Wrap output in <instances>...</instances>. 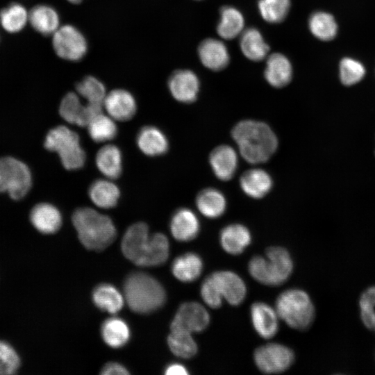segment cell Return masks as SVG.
<instances>
[{"instance_id": "obj_20", "label": "cell", "mask_w": 375, "mask_h": 375, "mask_svg": "<svg viewBox=\"0 0 375 375\" xmlns=\"http://www.w3.org/2000/svg\"><path fill=\"white\" fill-rule=\"evenodd\" d=\"M30 219L33 226L44 234L54 233L62 225V216L59 210L48 203H40L33 208Z\"/></svg>"}, {"instance_id": "obj_45", "label": "cell", "mask_w": 375, "mask_h": 375, "mask_svg": "<svg viewBox=\"0 0 375 375\" xmlns=\"http://www.w3.org/2000/svg\"><path fill=\"white\" fill-rule=\"evenodd\" d=\"M101 374L103 375H127L129 374V372L123 365L110 362L103 367Z\"/></svg>"}, {"instance_id": "obj_24", "label": "cell", "mask_w": 375, "mask_h": 375, "mask_svg": "<svg viewBox=\"0 0 375 375\" xmlns=\"http://www.w3.org/2000/svg\"><path fill=\"white\" fill-rule=\"evenodd\" d=\"M137 144L141 151L149 156L164 154L169 147L165 134L152 126H144L138 132Z\"/></svg>"}, {"instance_id": "obj_40", "label": "cell", "mask_w": 375, "mask_h": 375, "mask_svg": "<svg viewBox=\"0 0 375 375\" xmlns=\"http://www.w3.org/2000/svg\"><path fill=\"white\" fill-rule=\"evenodd\" d=\"M290 0H259L258 10L262 19L272 24L280 23L287 17Z\"/></svg>"}, {"instance_id": "obj_10", "label": "cell", "mask_w": 375, "mask_h": 375, "mask_svg": "<svg viewBox=\"0 0 375 375\" xmlns=\"http://www.w3.org/2000/svg\"><path fill=\"white\" fill-rule=\"evenodd\" d=\"M210 321V315L201 304L195 301L185 302L178 308L170 329L199 333L208 326Z\"/></svg>"}, {"instance_id": "obj_26", "label": "cell", "mask_w": 375, "mask_h": 375, "mask_svg": "<svg viewBox=\"0 0 375 375\" xmlns=\"http://www.w3.org/2000/svg\"><path fill=\"white\" fill-rule=\"evenodd\" d=\"M28 22L36 31L45 35H53L60 26L58 12L46 4L34 6L29 12Z\"/></svg>"}, {"instance_id": "obj_3", "label": "cell", "mask_w": 375, "mask_h": 375, "mask_svg": "<svg viewBox=\"0 0 375 375\" xmlns=\"http://www.w3.org/2000/svg\"><path fill=\"white\" fill-rule=\"evenodd\" d=\"M79 240L87 249L102 251L115 240L117 231L112 219L90 208H81L72 215Z\"/></svg>"}, {"instance_id": "obj_37", "label": "cell", "mask_w": 375, "mask_h": 375, "mask_svg": "<svg viewBox=\"0 0 375 375\" xmlns=\"http://www.w3.org/2000/svg\"><path fill=\"white\" fill-rule=\"evenodd\" d=\"M339 78L345 86H351L361 81L366 74L365 65L359 60L346 56L340 59L338 65Z\"/></svg>"}, {"instance_id": "obj_5", "label": "cell", "mask_w": 375, "mask_h": 375, "mask_svg": "<svg viewBox=\"0 0 375 375\" xmlns=\"http://www.w3.org/2000/svg\"><path fill=\"white\" fill-rule=\"evenodd\" d=\"M276 311L287 325L299 331L308 329L315 315L309 295L299 289H290L282 292L276 299Z\"/></svg>"}, {"instance_id": "obj_16", "label": "cell", "mask_w": 375, "mask_h": 375, "mask_svg": "<svg viewBox=\"0 0 375 375\" xmlns=\"http://www.w3.org/2000/svg\"><path fill=\"white\" fill-rule=\"evenodd\" d=\"M197 51L202 65L210 70H222L229 63L230 56L227 47L219 40L205 39L199 44Z\"/></svg>"}, {"instance_id": "obj_1", "label": "cell", "mask_w": 375, "mask_h": 375, "mask_svg": "<svg viewBox=\"0 0 375 375\" xmlns=\"http://www.w3.org/2000/svg\"><path fill=\"white\" fill-rule=\"evenodd\" d=\"M124 256L141 267L158 266L167 261L169 253L167 238L157 233L149 235L148 226L135 223L126 230L122 240Z\"/></svg>"}, {"instance_id": "obj_22", "label": "cell", "mask_w": 375, "mask_h": 375, "mask_svg": "<svg viewBox=\"0 0 375 375\" xmlns=\"http://www.w3.org/2000/svg\"><path fill=\"white\" fill-rule=\"evenodd\" d=\"M219 240L222 247L226 253L238 255L249 245L251 235L249 229L244 225L233 224L221 231Z\"/></svg>"}, {"instance_id": "obj_31", "label": "cell", "mask_w": 375, "mask_h": 375, "mask_svg": "<svg viewBox=\"0 0 375 375\" xmlns=\"http://www.w3.org/2000/svg\"><path fill=\"white\" fill-rule=\"evenodd\" d=\"M96 165L106 177L117 178L122 173V153L119 148L112 144L103 147L96 156Z\"/></svg>"}, {"instance_id": "obj_32", "label": "cell", "mask_w": 375, "mask_h": 375, "mask_svg": "<svg viewBox=\"0 0 375 375\" xmlns=\"http://www.w3.org/2000/svg\"><path fill=\"white\" fill-rule=\"evenodd\" d=\"M92 300L101 310L115 314L124 306V298L117 288L108 283L97 285L92 292Z\"/></svg>"}, {"instance_id": "obj_42", "label": "cell", "mask_w": 375, "mask_h": 375, "mask_svg": "<svg viewBox=\"0 0 375 375\" xmlns=\"http://www.w3.org/2000/svg\"><path fill=\"white\" fill-rule=\"evenodd\" d=\"M19 366L20 358L15 350L7 342L0 340V374H14Z\"/></svg>"}, {"instance_id": "obj_21", "label": "cell", "mask_w": 375, "mask_h": 375, "mask_svg": "<svg viewBox=\"0 0 375 375\" xmlns=\"http://www.w3.org/2000/svg\"><path fill=\"white\" fill-rule=\"evenodd\" d=\"M209 162L215 176L222 181H228L235 172L238 157L231 147L221 145L210 153Z\"/></svg>"}, {"instance_id": "obj_30", "label": "cell", "mask_w": 375, "mask_h": 375, "mask_svg": "<svg viewBox=\"0 0 375 375\" xmlns=\"http://www.w3.org/2000/svg\"><path fill=\"white\" fill-rule=\"evenodd\" d=\"M88 194L90 199L97 206L108 209L116 206L120 196V191L114 183L99 179L92 183Z\"/></svg>"}, {"instance_id": "obj_9", "label": "cell", "mask_w": 375, "mask_h": 375, "mask_svg": "<svg viewBox=\"0 0 375 375\" xmlns=\"http://www.w3.org/2000/svg\"><path fill=\"white\" fill-rule=\"evenodd\" d=\"M258 368L265 374H276L287 370L294 360L293 351L279 343H269L258 347L253 353Z\"/></svg>"}, {"instance_id": "obj_38", "label": "cell", "mask_w": 375, "mask_h": 375, "mask_svg": "<svg viewBox=\"0 0 375 375\" xmlns=\"http://www.w3.org/2000/svg\"><path fill=\"white\" fill-rule=\"evenodd\" d=\"M87 127L90 138L96 142L111 140L117 133V126L112 117L103 113L94 117Z\"/></svg>"}, {"instance_id": "obj_15", "label": "cell", "mask_w": 375, "mask_h": 375, "mask_svg": "<svg viewBox=\"0 0 375 375\" xmlns=\"http://www.w3.org/2000/svg\"><path fill=\"white\" fill-rule=\"evenodd\" d=\"M218 288L226 301L232 306L242 303L247 294L246 285L240 276L228 270L217 271L211 274Z\"/></svg>"}, {"instance_id": "obj_41", "label": "cell", "mask_w": 375, "mask_h": 375, "mask_svg": "<svg viewBox=\"0 0 375 375\" xmlns=\"http://www.w3.org/2000/svg\"><path fill=\"white\" fill-rule=\"evenodd\" d=\"M359 304L363 324L375 331V286L369 288L362 294Z\"/></svg>"}, {"instance_id": "obj_12", "label": "cell", "mask_w": 375, "mask_h": 375, "mask_svg": "<svg viewBox=\"0 0 375 375\" xmlns=\"http://www.w3.org/2000/svg\"><path fill=\"white\" fill-rule=\"evenodd\" d=\"M199 80L190 69L174 71L168 79V88L172 97L182 103H192L199 91Z\"/></svg>"}, {"instance_id": "obj_39", "label": "cell", "mask_w": 375, "mask_h": 375, "mask_svg": "<svg viewBox=\"0 0 375 375\" xmlns=\"http://www.w3.org/2000/svg\"><path fill=\"white\" fill-rule=\"evenodd\" d=\"M76 90L79 95L88 101V103L103 105V101L107 94L106 87L95 76H85L76 83Z\"/></svg>"}, {"instance_id": "obj_8", "label": "cell", "mask_w": 375, "mask_h": 375, "mask_svg": "<svg viewBox=\"0 0 375 375\" xmlns=\"http://www.w3.org/2000/svg\"><path fill=\"white\" fill-rule=\"evenodd\" d=\"M52 44L56 53L61 58L77 61L88 51V42L78 28L72 24H64L52 35Z\"/></svg>"}, {"instance_id": "obj_43", "label": "cell", "mask_w": 375, "mask_h": 375, "mask_svg": "<svg viewBox=\"0 0 375 375\" xmlns=\"http://www.w3.org/2000/svg\"><path fill=\"white\" fill-rule=\"evenodd\" d=\"M200 294L203 301L209 307L218 308L222 306L224 298L211 274L202 282Z\"/></svg>"}, {"instance_id": "obj_47", "label": "cell", "mask_w": 375, "mask_h": 375, "mask_svg": "<svg viewBox=\"0 0 375 375\" xmlns=\"http://www.w3.org/2000/svg\"><path fill=\"white\" fill-rule=\"evenodd\" d=\"M67 1L73 3H80L82 0H67Z\"/></svg>"}, {"instance_id": "obj_14", "label": "cell", "mask_w": 375, "mask_h": 375, "mask_svg": "<svg viewBox=\"0 0 375 375\" xmlns=\"http://www.w3.org/2000/svg\"><path fill=\"white\" fill-rule=\"evenodd\" d=\"M103 106L112 119L119 121L131 119L137 110L134 97L124 89H115L108 93Z\"/></svg>"}, {"instance_id": "obj_4", "label": "cell", "mask_w": 375, "mask_h": 375, "mask_svg": "<svg viewBox=\"0 0 375 375\" xmlns=\"http://www.w3.org/2000/svg\"><path fill=\"white\" fill-rule=\"evenodd\" d=\"M126 301L133 312L148 314L161 308L166 301L162 285L151 276L143 272L128 275L124 284Z\"/></svg>"}, {"instance_id": "obj_18", "label": "cell", "mask_w": 375, "mask_h": 375, "mask_svg": "<svg viewBox=\"0 0 375 375\" xmlns=\"http://www.w3.org/2000/svg\"><path fill=\"white\" fill-rule=\"evenodd\" d=\"M292 71L290 60L283 53H274L267 56L264 76L270 85L286 86L292 80Z\"/></svg>"}, {"instance_id": "obj_33", "label": "cell", "mask_w": 375, "mask_h": 375, "mask_svg": "<svg viewBox=\"0 0 375 375\" xmlns=\"http://www.w3.org/2000/svg\"><path fill=\"white\" fill-rule=\"evenodd\" d=\"M199 210L208 218H217L225 211L226 202L224 196L217 190L207 188L201 191L196 200Z\"/></svg>"}, {"instance_id": "obj_7", "label": "cell", "mask_w": 375, "mask_h": 375, "mask_svg": "<svg viewBox=\"0 0 375 375\" xmlns=\"http://www.w3.org/2000/svg\"><path fill=\"white\" fill-rule=\"evenodd\" d=\"M31 182V174L25 163L12 157L0 158V192H7L18 200L28 193Z\"/></svg>"}, {"instance_id": "obj_19", "label": "cell", "mask_w": 375, "mask_h": 375, "mask_svg": "<svg viewBox=\"0 0 375 375\" xmlns=\"http://www.w3.org/2000/svg\"><path fill=\"white\" fill-rule=\"evenodd\" d=\"M199 229L197 217L188 208L177 210L171 219V233L178 241L188 242L193 240L197 236Z\"/></svg>"}, {"instance_id": "obj_36", "label": "cell", "mask_w": 375, "mask_h": 375, "mask_svg": "<svg viewBox=\"0 0 375 375\" xmlns=\"http://www.w3.org/2000/svg\"><path fill=\"white\" fill-rule=\"evenodd\" d=\"M167 344L171 351L181 358H191L198 351L192 333L184 331H171L167 337Z\"/></svg>"}, {"instance_id": "obj_27", "label": "cell", "mask_w": 375, "mask_h": 375, "mask_svg": "<svg viewBox=\"0 0 375 375\" xmlns=\"http://www.w3.org/2000/svg\"><path fill=\"white\" fill-rule=\"evenodd\" d=\"M240 47L244 56L252 61L258 62L267 57L269 47L261 33L256 28H249L241 34Z\"/></svg>"}, {"instance_id": "obj_13", "label": "cell", "mask_w": 375, "mask_h": 375, "mask_svg": "<svg viewBox=\"0 0 375 375\" xmlns=\"http://www.w3.org/2000/svg\"><path fill=\"white\" fill-rule=\"evenodd\" d=\"M271 286L279 285L290 276L293 262L289 252L283 247H271L265 251Z\"/></svg>"}, {"instance_id": "obj_35", "label": "cell", "mask_w": 375, "mask_h": 375, "mask_svg": "<svg viewBox=\"0 0 375 375\" xmlns=\"http://www.w3.org/2000/svg\"><path fill=\"white\" fill-rule=\"evenodd\" d=\"M29 12L22 4L12 3L0 11V24L5 31L17 33L28 22Z\"/></svg>"}, {"instance_id": "obj_6", "label": "cell", "mask_w": 375, "mask_h": 375, "mask_svg": "<svg viewBox=\"0 0 375 375\" xmlns=\"http://www.w3.org/2000/svg\"><path fill=\"white\" fill-rule=\"evenodd\" d=\"M44 147L56 152L63 167L68 170L81 168L85 162V153L80 145L76 133L65 126L50 130L44 140Z\"/></svg>"}, {"instance_id": "obj_44", "label": "cell", "mask_w": 375, "mask_h": 375, "mask_svg": "<svg viewBox=\"0 0 375 375\" xmlns=\"http://www.w3.org/2000/svg\"><path fill=\"white\" fill-rule=\"evenodd\" d=\"M248 270L250 275L258 282L270 285V278L266 258L255 256L249 262Z\"/></svg>"}, {"instance_id": "obj_11", "label": "cell", "mask_w": 375, "mask_h": 375, "mask_svg": "<svg viewBox=\"0 0 375 375\" xmlns=\"http://www.w3.org/2000/svg\"><path fill=\"white\" fill-rule=\"evenodd\" d=\"M103 106V104L92 103L84 106L77 94L69 92L63 97L59 112L66 122L79 126H87L94 117L102 113Z\"/></svg>"}, {"instance_id": "obj_34", "label": "cell", "mask_w": 375, "mask_h": 375, "mask_svg": "<svg viewBox=\"0 0 375 375\" xmlns=\"http://www.w3.org/2000/svg\"><path fill=\"white\" fill-rule=\"evenodd\" d=\"M101 335L104 342L112 348L124 346L130 338V329L127 324L118 317L105 320L101 326Z\"/></svg>"}, {"instance_id": "obj_28", "label": "cell", "mask_w": 375, "mask_h": 375, "mask_svg": "<svg viewBox=\"0 0 375 375\" xmlns=\"http://www.w3.org/2000/svg\"><path fill=\"white\" fill-rule=\"evenodd\" d=\"M244 19L237 8L225 6L220 9V19L217 26V34L224 40H232L244 31Z\"/></svg>"}, {"instance_id": "obj_2", "label": "cell", "mask_w": 375, "mask_h": 375, "mask_svg": "<svg viewBox=\"0 0 375 375\" xmlns=\"http://www.w3.org/2000/svg\"><path fill=\"white\" fill-rule=\"evenodd\" d=\"M231 135L244 159L252 164L266 162L278 147V140L264 122L244 120L232 129Z\"/></svg>"}, {"instance_id": "obj_17", "label": "cell", "mask_w": 375, "mask_h": 375, "mask_svg": "<svg viewBox=\"0 0 375 375\" xmlns=\"http://www.w3.org/2000/svg\"><path fill=\"white\" fill-rule=\"evenodd\" d=\"M253 326L264 339L273 338L278 331V316L275 310L264 302H255L250 308Z\"/></svg>"}, {"instance_id": "obj_29", "label": "cell", "mask_w": 375, "mask_h": 375, "mask_svg": "<svg viewBox=\"0 0 375 375\" xmlns=\"http://www.w3.org/2000/svg\"><path fill=\"white\" fill-rule=\"evenodd\" d=\"M308 28L312 35L318 40L329 42L337 36L338 24L331 13L318 10L310 15Z\"/></svg>"}, {"instance_id": "obj_25", "label": "cell", "mask_w": 375, "mask_h": 375, "mask_svg": "<svg viewBox=\"0 0 375 375\" xmlns=\"http://www.w3.org/2000/svg\"><path fill=\"white\" fill-rule=\"evenodd\" d=\"M240 183L244 192L255 199L265 196L272 187L271 176L261 169H251L245 172L242 175Z\"/></svg>"}, {"instance_id": "obj_46", "label": "cell", "mask_w": 375, "mask_h": 375, "mask_svg": "<svg viewBox=\"0 0 375 375\" xmlns=\"http://www.w3.org/2000/svg\"><path fill=\"white\" fill-rule=\"evenodd\" d=\"M165 374L166 375H187L189 373L183 365L179 363H172L165 368Z\"/></svg>"}, {"instance_id": "obj_23", "label": "cell", "mask_w": 375, "mask_h": 375, "mask_svg": "<svg viewBox=\"0 0 375 375\" xmlns=\"http://www.w3.org/2000/svg\"><path fill=\"white\" fill-rule=\"evenodd\" d=\"M201 258L196 253L188 252L176 258L172 263L173 275L178 280L190 283L197 280L203 271Z\"/></svg>"}]
</instances>
